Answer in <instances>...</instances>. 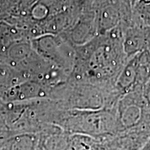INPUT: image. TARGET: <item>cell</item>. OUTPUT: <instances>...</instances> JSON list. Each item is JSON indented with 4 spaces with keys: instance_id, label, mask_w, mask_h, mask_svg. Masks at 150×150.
Returning a JSON list of instances; mask_svg holds the SVG:
<instances>
[{
    "instance_id": "5b68a950",
    "label": "cell",
    "mask_w": 150,
    "mask_h": 150,
    "mask_svg": "<svg viewBox=\"0 0 150 150\" xmlns=\"http://www.w3.org/2000/svg\"><path fill=\"white\" fill-rule=\"evenodd\" d=\"M138 150H150V138Z\"/></svg>"
},
{
    "instance_id": "8992f818",
    "label": "cell",
    "mask_w": 150,
    "mask_h": 150,
    "mask_svg": "<svg viewBox=\"0 0 150 150\" xmlns=\"http://www.w3.org/2000/svg\"><path fill=\"white\" fill-rule=\"evenodd\" d=\"M6 1H8V2L11 4H16V3H17L19 1V0H6Z\"/></svg>"
},
{
    "instance_id": "7a4b0ae2",
    "label": "cell",
    "mask_w": 150,
    "mask_h": 150,
    "mask_svg": "<svg viewBox=\"0 0 150 150\" xmlns=\"http://www.w3.org/2000/svg\"><path fill=\"white\" fill-rule=\"evenodd\" d=\"M54 125L71 134L99 140L121 133L116 106L95 110H60Z\"/></svg>"
},
{
    "instance_id": "6da1fadb",
    "label": "cell",
    "mask_w": 150,
    "mask_h": 150,
    "mask_svg": "<svg viewBox=\"0 0 150 150\" xmlns=\"http://www.w3.org/2000/svg\"><path fill=\"white\" fill-rule=\"evenodd\" d=\"M121 25L84 45L79 52L81 65L76 72L82 83L104 88H114L117 76L126 64L128 57L122 45Z\"/></svg>"
},
{
    "instance_id": "277c9868",
    "label": "cell",
    "mask_w": 150,
    "mask_h": 150,
    "mask_svg": "<svg viewBox=\"0 0 150 150\" xmlns=\"http://www.w3.org/2000/svg\"><path fill=\"white\" fill-rule=\"evenodd\" d=\"M8 134H0V150H4V142Z\"/></svg>"
},
{
    "instance_id": "3957f363",
    "label": "cell",
    "mask_w": 150,
    "mask_h": 150,
    "mask_svg": "<svg viewBox=\"0 0 150 150\" xmlns=\"http://www.w3.org/2000/svg\"><path fill=\"white\" fill-rule=\"evenodd\" d=\"M123 29L122 45L125 54L130 58L146 50L145 28L129 24H121Z\"/></svg>"
}]
</instances>
